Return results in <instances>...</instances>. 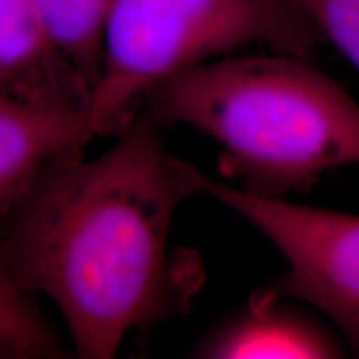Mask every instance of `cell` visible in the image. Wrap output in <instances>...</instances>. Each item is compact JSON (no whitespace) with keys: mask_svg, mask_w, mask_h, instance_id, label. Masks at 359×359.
<instances>
[{"mask_svg":"<svg viewBox=\"0 0 359 359\" xmlns=\"http://www.w3.org/2000/svg\"><path fill=\"white\" fill-rule=\"evenodd\" d=\"M195 193L212 196L276 246L288 269L271 288L298 299L339 331L359 356V217L253 195L191 165Z\"/></svg>","mask_w":359,"mask_h":359,"instance_id":"obj_4","label":"cell"},{"mask_svg":"<svg viewBox=\"0 0 359 359\" xmlns=\"http://www.w3.org/2000/svg\"><path fill=\"white\" fill-rule=\"evenodd\" d=\"M325 42L291 0H110L77 148L118 133L165 80L251 43L311 60Z\"/></svg>","mask_w":359,"mask_h":359,"instance_id":"obj_3","label":"cell"},{"mask_svg":"<svg viewBox=\"0 0 359 359\" xmlns=\"http://www.w3.org/2000/svg\"><path fill=\"white\" fill-rule=\"evenodd\" d=\"M93 160L53 161L4 212V238L20 281L55 303L72 353L116 356L125 336L173 311L170 233L196 195L191 163L173 155L150 114Z\"/></svg>","mask_w":359,"mask_h":359,"instance_id":"obj_1","label":"cell"},{"mask_svg":"<svg viewBox=\"0 0 359 359\" xmlns=\"http://www.w3.org/2000/svg\"><path fill=\"white\" fill-rule=\"evenodd\" d=\"M158 123L187 125L222 147L219 173L268 198L304 193L323 173L359 165V105L306 58L208 60L147 95Z\"/></svg>","mask_w":359,"mask_h":359,"instance_id":"obj_2","label":"cell"},{"mask_svg":"<svg viewBox=\"0 0 359 359\" xmlns=\"http://www.w3.org/2000/svg\"><path fill=\"white\" fill-rule=\"evenodd\" d=\"M20 281L0 223V359L67 358L69 349Z\"/></svg>","mask_w":359,"mask_h":359,"instance_id":"obj_8","label":"cell"},{"mask_svg":"<svg viewBox=\"0 0 359 359\" xmlns=\"http://www.w3.org/2000/svg\"><path fill=\"white\" fill-rule=\"evenodd\" d=\"M110 0H39L53 43L88 93L102 65V40Z\"/></svg>","mask_w":359,"mask_h":359,"instance_id":"obj_9","label":"cell"},{"mask_svg":"<svg viewBox=\"0 0 359 359\" xmlns=\"http://www.w3.org/2000/svg\"><path fill=\"white\" fill-rule=\"evenodd\" d=\"M359 72V0H291Z\"/></svg>","mask_w":359,"mask_h":359,"instance_id":"obj_10","label":"cell"},{"mask_svg":"<svg viewBox=\"0 0 359 359\" xmlns=\"http://www.w3.org/2000/svg\"><path fill=\"white\" fill-rule=\"evenodd\" d=\"M80 111L0 93V212L64 156H80Z\"/></svg>","mask_w":359,"mask_h":359,"instance_id":"obj_7","label":"cell"},{"mask_svg":"<svg viewBox=\"0 0 359 359\" xmlns=\"http://www.w3.org/2000/svg\"><path fill=\"white\" fill-rule=\"evenodd\" d=\"M348 351L346 341L334 326L266 288L257 291L240 311L210 331L195 348V356L336 359Z\"/></svg>","mask_w":359,"mask_h":359,"instance_id":"obj_5","label":"cell"},{"mask_svg":"<svg viewBox=\"0 0 359 359\" xmlns=\"http://www.w3.org/2000/svg\"><path fill=\"white\" fill-rule=\"evenodd\" d=\"M0 93L83 118L90 93L53 43L39 0H0Z\"/></svg>","mask_w":359,"mask_h":359,"instance_id":"obj_6","label":"cell"}]
</instances>
